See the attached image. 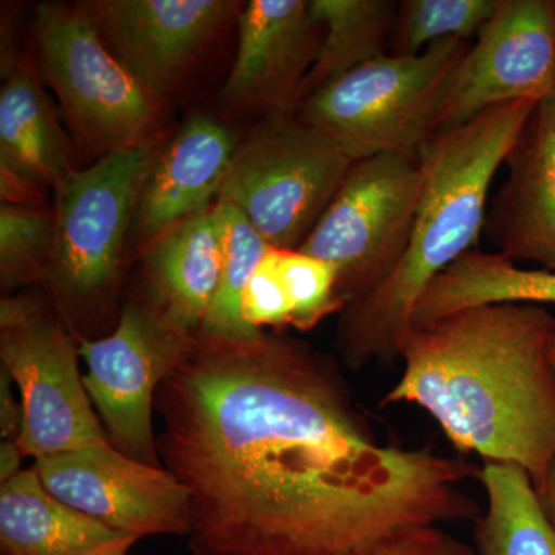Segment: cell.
Segmentation results:
<instances>
[{
    "instance_id": "1",
    "label": "cell",
    "mask_w": 555,
    "mask_h": 555,
    "mask_svg": "<svg viewBox=\"0 0 555 555\" xmlns=\"http://www.w3.org/2000/svg\"><path fill=\"white\" fill-rule=\"evenodd\" d=\"M155 415L195 555H357L477 516L466 463L379 443L337 361L283 331L198 332Z\"/></svg>"
},
{
    "instance_id": "2",
    "label": "cell",
    "mask_w": 555,
    "mask_h": 555,
    "mask_svg": "<svg viewBox=\"0 0 555 555\" xmlns=\"http://www.w3.org/2000/svg\"><path fill=\"white\" fill-rule=\"evenodd\" d=\"M555 318L542 306H478L414 327L385 404H415L460 454L521 467L545 483L555 465Z\"/></svg>"
},
{
    "instance_id": "3",
    "label": "cell",
    "mask_w": 555,
    "mask_h": 555,
    "mask_svg": "<svg viewBox=\"0 0 555 555\" xmlns=\"http://www.w3.org/2000/svg\"><path fill=\"white\" fill-rule=\"evenodd\" d=\"M537 102H513L438 131L418 152L422 193L406 250L389 276L339 312L337 347L350 369L392 363L429 284L477 246L489 190Z\"/></svg>"
},
{
    "instance_id": "4",
    "label": "cell",
    "mask_w": 555,
    "mask_h": 555,
    "mask_svg": "<svg viewBox=\"0 0 555 555\" xmlns=\"http://www.w3.org/2000/svg\"><path fill=\"white\" fill-rule=\"evenodd\" d=\"M160 149L156 138L115 150L54 190L56 240L43 286L79 343L101 338L112 320L127 232Z\"/></svg>"
},
{
    "instance_id": "5",
    "label": "cell",
    "mask_w": 555,
    "mask_h": 555,
    "mask_svg": "<svg viewBox=\"0 0 555 555\" xmlns=\"http://www.w3.org/2000/svg\"><path fill=\"white\" fill-rule=\"evenodd\" d=\"M469 47V40L444 39L418 54L375 57L310 94L297 115L352 160L416 156L436 133L438 109Z\"/></svg>"
},
{
    "instance_id": "6",
    "label": "cell",
    "mask_w": 555,
    "mask_h": 555,
    "mask_svg": "<svg viewBox=\"0 0 555 555\" xmlns=\"http://www.w3.org/2000/svg\"><path fill=\"white\" fill-rule=\"evenodd\" d=\"M352 163L298 115L266 116L233 153L217 203L240 210L269 246L297 250Z\"/></svg>"
},
{
    "instance_id": "7",
    "label": "cell",
    "mask_w": 555,
    "mask_h": 555,
    "mask_svg": "<svg viewBox=\"0 0 555 555\" xmlns=\"http://www.w3.org/2000/svg\"><path fill=\"white\" fill-rule=\"evenodd\" d=\"M36 38L40 78L87 147L104 156L158 138L159 98L120 64L86 5L40 3Z\"/></svg>"
},
{
    "instance_id": "8",
    "label": "cell",
    "mask_w": 555,
    "mask_h": 555,
    "mask_svg": "<svg viewBox=\"0 0 555 555\" xmlns=\"http://www.w3.org/2000/svg\"><path fill=\"white\" fill-rule=\"evenodd\" d=\"M79 339L50 299L7 295L0 301V361L20 390L24 425L17 444L43 459L109 441L79 371Z\"/></svg>"
},
{
    "instance_id": "9",
    "label": "cell",
    "mask_w": 555,
    "mask_h": 555,
    "mask_svg": "<svg viewBox=\"0 0 555 555\" xmlns=\"http://www.w3.org/2000/svg\"><path fill=\"white\" fill-rule=\"evenodd\" d=\"M423 171L418 155L353 160L323 217L297 248L337 268L341 310L378 287L406 250Z\"/></svg>"
},
{
    "instance_id": "10",
    "label": "cell",
    "mask_w": 555,
    "mask_h": 555,
    "mask_svg": "<svg viewBox=\"0 0 555 555\" xmlns=\"http://www.w3.org/2000/svg\"><path fill=\"white\" fill-rule=\"evenodd\" d=\"M195 335L142 291L124 302L113 331L79 343L87 364L83 386L109 443L138 462L163 466L153 425L156 393L188 356Z\"/></svg>"
},
{
    "instance_id": "11",
    "label": "cell",
    "mask_w": 555,
    "mask_h": 555,
    "mask_svg": "<svg viewBox=\"0 0 555 555\" xmlns=\"http://www.w3.org/2000/svg\"><path fill=\"white\" fill-rule=\"evenodd\" d=\"M555 93V2L500 0L455 69L438 109L436 133L481 113Z\"/></svg>"
},
{
    "instance_id": "12",
    "label": "cell",
    "mask_w": 555,
    "mask_h": 555,
    "mask_svg": "<svg viewBox=\"0 0 555 555\" xmlns=\"http://www.w3.org/2000/svg\"><path fill=\"white\" fill-rule=\"evenodd\" d=\"M51 495L133 540L188 537L189 494L164 466L138 462L109 441L35 460Z\"/></svg>"
},
{
    "instance_id": "13",
    "label": "cell",
    "mask_w": 555,
    "mask_h": 555,
    "mask_svg": "<svg viewBox=\"0 0 555 555\" xmlns=\"http://www.w3.org/2000/svg\"><path fill=\"white\" fill-rule=\"evenodd\" d=\"M238 50L222 89L229 108L297 115L323 28L306 0H251L240 14Z\"/></svg>"
},
{
    "instance_id": "14",
    "label": "cell",
    "mask_w": 555,
    "mask_h": 555,
    "mask_svg": "<svg viewBox=\"0 0 555 555\" xmlns=\"http://www.w3.org/2000/svg\"><path fill=\"white\" fill-rule=\"evenodd\" d=\"M112 53L163 96L177 86L238 3L228 0H100L86 5Z\"/></svg>"
},
{
    "instance_id": "15",
    "label": "cell",
    "mask_w": 555,
    "mask_h": 555,
    "mask_svg": "<svg viewBox=\"0 0 555 555\" xmlns=\"http://www.w3.org/2000/svg\"><path fill=\"white\" fill-rule=\"evenodd\" d=\"M505 164V184L486 211V238L509 261L555 272V93L535 105Z\"/></svg>"
},
{
    "instance_id": "16",
    "label": "cell",
    "mask_w": 555,
    "mask_h": 555,
    "mask_svg": "<svg viewBox=\"0 0 555 555\" xmlns=\"http://www.w3.org/2000/svg\"><path fill=\"white\" fill-rule=\"evenodd\" d=\"M232 131L208 116H195L160 149L134 214V229L147 244L218 198L233 153Z\"/></svg>"
},
{
    "instance_id": "17",
    "label": "cell",
    "mask_w": 555,
    "mask_h": 555,
    "mask_svg": "<svg viewBox=\"0 0 555 555\" xmlns=\"http://www.w3.org/2000/svg\"><path fill=\"white\" fill-rule=\"evenodd\" d=\"M224 254V214L215 203L147 244L142 291L179 327L198 334L217 295Z\"/></svg>"
},
{
    "instance_id": "18",
    "label": "cell",
    "mask_w": 555,
    "mask_h": 555,
    "mask_svg": "<svg viewBox=\"0 0 555 555\" xmlns=\"http://www.w3.org/2000/svg\"><path fill=\"white\" fill-rule=\"evenodd\" d=\"M126 539L51 495L33 466L0 485V555H98Z\"/></svg>"
},
{
    "instance_id": "19",
    "label": "cell",
    "mask_w": 555,
    "mask_h": 555,
    "mask_svg": "<svg viewBox=\"0 0 555 555\" xmlns=\"http://www.w3.org/2000/svg\"><path fill=\"white\" fill-rule=\"evenodd\" d=\"M0 163L53 190L75 170L35 57L16 62L0 91Z\"/></svg>"
},
{
    "instance_id": "20",
    "label": "cell",
    "mask_w": 555,
    "mask_h": 555,
    "mask_svg": "<svg viewBox=\"0 0 555 555\" xmlns=\"http://www.w3.org/2000/svg\"><path fill=\"white\" fill-rule=\"evenodd\" d=\"M502 302L555 305V272L520 268L502 255L474 248L429 284L412 315V328Z\"/></svg>"
},
{
    "instance_id": "21",
    "label": "cell",
    "mask_w": 555,
    "mask_h": 555,
    "mask_svg": "<svg viewBox=\"0 0 555 555\" xmlns=\"http://www.w3.org/2000/svg\"><path fill=\"white\" fill-rule=\"evenodd\" d=\"M478 478L486 511L477 521V555H555V526L528 473L485 463Z\"/></svg>"
},
{
    "instance_id": "22",
    "label": "cell",
    "mask_w": 555,
    "mask_h": 555,
    "mask_svg": "<svg viewBox=\"0 0 555 555\" xmlns=\"http://www.w3.org/2000/svg\"><path fill=\"white\" fill-rule=\"evenodd\" d=\"M310 14L323 28L320 53L302 89V101L364 62L385 56L392 40L397 2L310 0Z\"/></svg>"
},
{
    "instance_id": "23",
    "label": "cell",
    "mask_w": 555,
    "mask_h": 555,
    "mask_svg": "<svg viewBox=\"0 0 555 555\" xmlns=\"http://www.w3.org/2000/svg\"><path fill=\"white\" fill-rule=\"evenodd\" d=\"M221 204L225 224V254L221 281L201 334L219 338H247L257 335V328L244 321V288L270 247L258 230L235 207Z\"/></svg>"
},
{
    "instance_id": "24",
    "label": "cell",
    "mask_w": 555,
    "mask_h": 555,
    "mask_svg": "<svg viewBox=\"0 0 555 555\" xmlns=\"http://www.w3.org/2000/svg\"><path fill=\"white\" fill-rule=\"evenodd\" d=\"M54 211L2 204L0 206V287L46 284L54 257Z\"/></svg>"
},
{
    "instance_id": "25",
    "label": "cell",
    "mask_w": 555,
    "mask_h": 555,
    "mask_svg": "<svg viewBox=\"0 0 555 555\" xmlns=\"http://www.w3.org/2000/svg\"><path fill=\"white\" fill-rule=\"evenodd\" d=\"M500 0H404L398 3L392 54H418L444 39L477 38Z\"/></svg>"
},
{
    "instance_id": "26",
    "label": "cell",
    "mask_w": 555,
    "mask_h": 555,
    "mask_svg": "<svg viewBox=\"0 0 555 555\" xmlns=\"http://www.w3.org/2000/svg\"><path fill=\"white\" fill-rule=\"evenodd\" d=\"M278 250V266L291 301L292 327L312 331L324 318L341 312L335 266L299 250Z\"/></svg>"
},
{
    "instance_id": "27",
    "label": "cell",
    "mask_w": 555,
    "mask_h": 555,
    "mask_svg": "<svg viewBox=\"0 0 555 555\" xmlns=\"http://www.w3.org/2000/svg\"><path fill=\"white\" fill-rule=\"evenodd\" d=\"M278 254V248H269L244 288L241 301L244 321L257 331L266 327L281 331L292 324L291 301L281 278Z\"/></svg>"
},
{
    "instance_id": "28",
    "label": "cell",
    "mask_w": 555,
    "mask_h": 555,
    "mask_svg": "<svg viewBox=\"0 0 555 555\" xmlns=\"http://www.w3.org/2000/svg\"><path fill=\"white\" fill-rule=\"evenodd\" d=\"M357 555H477L459 537L444 531L441 525L416 526L379 540Z\"/></svg>"
},
{
    "instance_id": "29",
    "label": "cell",
    "mask_w": 555,
    "mask_h": 555,
    "mask_svg": "<svg viewBox=\"0 0 555 555\" xmlns=\"http://www.w3.org/2000/svg\"><path fill=\"white\" fill-rule=\"evenodd\" d=\"M0 198H2V204L47 208L46 188L22 177L2 163H0Z\"/></svg>"
},
{
    "instance_id": "30",
    "label": "cell",
    "mask_w": 555,
    "mask_h": 555,
    "mask_svg": "<svg viewBox=\"0 0 555 555\" xmlns=\"http://www.w3.org/2000/svg\"><path fill=\"white\" fill-rule=\"evenodd\" d=\"M13 379L0 367V436L2 440L17 441L24 425L21 397L14 396Z\"/></svg>"
},
{
    "instance_id": "31",
    "label": "cell",
    "mask_w": 555,
    "mask_h": 555,
    "mask_svg": "<svg viewBox=\"0 0 555 555\" xmlns=\"http://www.w3.org/2000/svg\"><path fill=\"white\" fill-rule=\"evenodd\" d=\"M25 459L17 441H0V485L22 473V460Z\"/></svg>"
},
{
    "instance_id": "32",
    "label": "cell",
    "mask_w": 555,
    "mask_h": 555,
    "mask_svg": "<svg viewBox=\"0 0 555 555\" xmlns=\"http://www.w3.org/2000/svg\"><path fill=\"white\" fill-rule=\"evenodd\" d=\"M537 491H539L540 499H542L547 516H550L555 526V465L553 466V469H551V473L547 474L545 483L540 486Z\"/></svg>"
},
{
    "instance_id": "33",
    "label": "cell",
    "mask_w": 555,
    "mask_h": 555,
    "mask_svg": "<svg viewBox=\"0 0 555 555\" xmlns=\"http://www.w3.org/2000/svg\"><path fill=\"white\" fill-rule=\"evenodd\" d=\"M137 543V540L126 539L122 542L116 543L115 546L108 547L104 553L98 555H127L129 554L130 547Z\"/></svg>"
},
{
    "instance_id": "34",
    "label": "cell",
    "mask_w": 555,
    "mask_h": 555,
    "mask_svg": "<svg viewBox=\"0 0 555 555\" xmlns=\"http://www.w3.org/2000/svg\"><path fill=\"white\" fill-rule=\"evenodd\" d=\"M550 360H551V364H553L554 372H555V331H554V334H553V338H551Z\"/></svg>"
}]
</instances>
